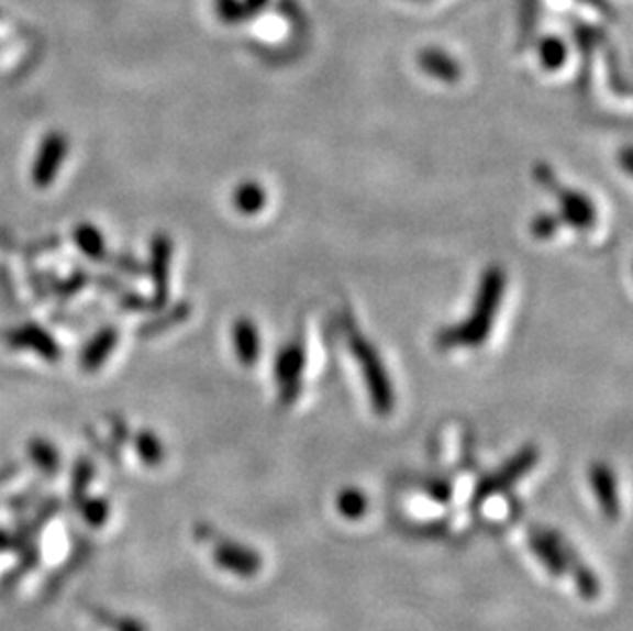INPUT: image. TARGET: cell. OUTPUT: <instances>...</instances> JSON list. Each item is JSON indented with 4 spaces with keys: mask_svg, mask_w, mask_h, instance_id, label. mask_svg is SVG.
I'll return each mask as SVG.
<instances>
[{
    "mask_svg": "<svg viewBox=\"0 0 633 631\" xmlns=\"http://www.w3.org/2000/svg\"><path fill=\"white\" fill-rule=\"evenodd\" d=\"M554 193L558 196L559 220L562 222L574 225L578 230H585V228L595 224L597 208L585 193L574 191V189H562V187H558Z\"/></svg>",
    "mask_w": 633,
    "mask_h": 631,
    "instance_id": "ba28073f",
    "label": "cell"
},
{
    "mask_svg": "<svg viewBox=\"0 0 633 631\" xmlns=\"http://www.w3.org/2000/svg\"><path fill=\"white\" fill-rule=\"evenodd\" d=\"M559 224H562L559 215H554V213H540V215H535V218L531 220L529 228H531V234H533L535 239L545 241V239H552V236L556 234Z\"/></svg>",
    "mask_w": 633,
    "mask_h": 631,
    "instance_id": "ffe728a7",
    "label": "cell"
},
{
    "mask_svg": "<svg viewBox=\"0 0 633 631\" xmlns=\"http://www.w3.org/2000/svg\"><path fill=\"white\" fill-rule=\"evenodd\" d=\"M118 345V332L115 329H103L89 345L82 351V367L87 372H97L106 365L107 359L113 355Z\"/></svg>",
    "mask_w": 633,
    "mask_h": 631,
    "instance_id": "4fadbf2b",
    "label": "cell"
},
{
    "mask_svg": "<svg viewBox=\"0 0 633 631\" xmlns=\"http://www.w3.org/2000/svg\"><path fill=\"white\" fill-rule=\"evenodd\" d=\"M68 137L62 132H49L46 137L42 140L35 160H33V170H31V179L35 182V187L40 189H47L60 173L62 165L68 156Z\"/></svg>",
    "mask_w": 633,
    "mask_h": 631,
    "instance_id": "277c9868",
    "label": "cell"
},
{
    "mask_svg": "<svg viewBox=\"0 0 633 631\" xmlns=\"http://www.w3.org/2000/svg\"><path fill=\"white\" fill-rule=\"evenodd\" d=\"M232 201H234V208L244 213V215H255V213L265 208L267 193H265V189L258 182L248 180V182H242V185L236 187Z\"/></svg>",
    "mask_w": 633,
    "mask_h": 631,
    "instance_id": "2e32d148",
    "label": "cell"
},
{
    "mask_svg": "<svg viewBox=\"0 0 633 631\" xmlns=\"http://www.w3.org/2000/svg\"><path fill=\"white\" fill-rule=\"evenodd\" d=\"M426 495L431 496L433 500H437L441 505L452 500V484L445 480H431L426 486Z\"/></svg>",
    "mask_w": 633,
    "mask_h": 631,
    "instance_id": "44dd1931",
    "label": "cell"
},
{
    "mask_svg": "<svg viewBox=\"0 0 633 631\" xmlns=\"http://www.w3.org/2000/svg\"><path fill=\"white\" fill-rule=\"evenodd\" d=\"M540 462V450L535 445H528L519 453H514L513 457L502 467H498L497 472H492L490 476H486L474 490V505H482L484 500H488L490 496L500 495L509 488H513L517 481L521 480L525 474H529L533 467L537 466Z\"/></svg>",
    "mask_w": 633,
    "mask_h": 631,
    "instance_id": "3957f363",
    "label": "cell"
},
{
    "mask_svg": "<svg viewBox=\"0 0 633 631\" xmlns=\"http://www.w3.org/2000/svg\"><path fill=\"white\" fill-rule=\"evenodd\" d=\"M303 369H306V346L300 339H296L284 346L275 367L284 405H293L298 400L302 391Z\"/></svg>",
    "mask_w": 633,
    "mask_h": 631,
    "instance_id": "5b68a950",
    "label": "cell"
},
{
    "mask_svg": "<svg viewBox=\"0 0 633 631\" xmlns=\"http://www.w3.org/2000/svg\"><path fill=\"white\" fill-rule=\"evenodd\" d=\"M540 58H542L545 70H558L568 58L566 44L558 37H547L540 45Z\"/></svg>",
    "mask_w": 633,
    "mask_h": 631,
    "instance_id": "ac0fdd59",
    "label": "cell"
},
{
    "mask_svg": "<svg viewBox=\"0 0 633 631\" xmlns=\"http://www.w3.org/2000/svg\"><path fill=\"white\" fill-rule=\"evenodd\" d=\"M11 343L19 346H30L33 351H37L40 355H44L47 359H56L58 357V346L54 343V339L47 332L37 329V326H25L21 331H15L11 334Z\"/></svg>",
    "mask_w": 633,
    "mask_h": 631,
    "instance_id": "9a60e30c",
    "label": "cell"
},
{
    "mask_svg": "<svg viewBox=\"0 0 633 631\" xmlns=\"http://www.w3.org/2000/svg\"><path fill=\"white\" fill-rule=\"evenodd\" d=\"M213 557H215L218 566L234 572L238 576H253V574H257L263 568L260 554L253 552L251 547L238 545L234 541H220L215 545Z\"/></svg>",
    "mask_w": 633,
    "mask_h": 631,
    "instance_id": "52a82bcc",
    "label": "cell"
},
{
    "mask_svg": "<svg viewBox=\"0 0 633 631\" xmlns=\"http://www.w3.org/2000/svg\"><path fill=\"white\" fill-rule=\"evenodd\" d=\"M336 507H338L341 514H345L347 519H359L367 511V498L362 490L347 488L336 498Z\"/></svg>",
    "mask_w": 633,
    "mask_h": 631,
    "instance_id": "d6986e66",
    "label": "cell"
},
{
    "mask_svg": "<svg viewBox=\"0 0 633 631\" xmlns=\"http://www.w3.org/2000/svg\"><path fill=\"white\" fill-rule=\"evenodd\" d=\"M78 248L91 258H101L106 255V236L101 234V230L92 224H78L73 234Z\"/></svg>",
    "mask_w": 633,
    "mask_h": 631,
    "instance_id": "e0dca14e",
    "label": "cell"
},
{
    "mask_svg": "<svg viewBox=\"0 0 633 631\" xmlns=\"http://www.w3.org/2000/svg\"><path fill=\"white\" fill-rule=\"evenodd\" d=\"M173 256V244L165 234H158L152 242V277L156 286V303L163 306L168 287V265Z\"/></svg>",
    "mask_w": 633,
    "mask_h": 631,
    "instance_id": "7c38bea8",
    "label": "cell"
},
{
    "mask_svg": "<svg viewBox=\"0 0 633 631\" xmlns=\"http://www.w3.org/2000/svg\"><path fill=\"white\" fill-rule=\"evenodd\" d=\"M232 345L242 365L253 367L260 357V334L251 318H238L232 326Z\"/></svg>",
    "mask_w": 633,
    "mask_h": 631,
    "instance_id": "30bf717a",
    "label": "cell"
},
{
    "mask_svg": "<svg viewBox=\"0 0 633 631\" xmlns=\"http://www.w3.org/2000/svg\"><path fill=\"white\" fill-rule=\"evenodd\" d=\"M419 66L422 73H426L443 82H457L462 78V66L449 54L437 47H426L419 54Z\"/></svg>",
    "mask_w": 633,
    "mask_h": 631,
    "instance_id": "8fae6325",
    "label": "cell"
},
{
    "mask_svg": "<svg viewBox=\"0 0 633 631\" xmlns=\"http://www.w3.org/2000/svg\"><path fill=\"white\" fill-rule=\"evenodd\" d=\"M547 533H549V538L554 541V545L558 547V554L559 557H562V562H564V568H566V572L573 574L574 583H576V588H578L580 597L587 599V601L597 599L599 593H601V585H599L595 572L590 571L587 564L580 560L578 552L570 545V541L564 540L556 531H547Z\"/></svg>",
    "mask_w": 633,
    "mask_h": 631,
    "instance_id": "8992f818",
    "label": "cell"
},
{
    "mask_svg": "<svg viewBox=\"0 0 633 631\" xmlns=\"http://www.w3.org/2000/svg\"><path fill=\"white\" fill-rule=\"evenodd\" d=\"M528 543L529 550H531L535 556L540 557V562H542L547 571L556 574V576L566 574L564 562H562V557H559L558 554V547L554 545V541H552L547 531L531 529V531H529Z\"/></svg>",
    "mask_w": 633,
    "mask_h": 631,
    "instance_id": "5bb4252c",
    "label": "cell"
},
{
    "mask_svg": "<svg viewBox=\"0 0 633 631\" xmlns=\"http://www.w3.org/2000/svg\"><path fill=\"white\" fill-rule=\"evenodd\" d=\"M590 484H592L597 502L604 517L611 521L619 519L621 502H619L618 481H615L613 469L607 464H595L590 467Z\"/></svg>",
    "mask_w": 633,
    "mask_h": 631,
    "instance_id": "9c48e42d",
    "label": "cell"
},
{
    "mask_svg": "<svg viewBox=\"0 0 633 631\" xmlns=\"http://www.w3.org/2000/svg\"><path fill=\"white\" fill-rule=\"evenodd\" d=\"M504 287H507L504 270L497 265L484 270L471 316H468L464 322L438 332V348H453V346H471L474 348V346L482 345L492 331L498 306L504 296Z\"/></svg>",
    "mask_w": 633,
    "mask_h": 631,
    "instance_id": "6da1fadb",
    "label": "cell"
},
{
    "mask_svg": "<svg viewBox=\"0 0 633 631\" xmlns=\"http://www.w3.org/2000/svg\"><path fill=\"white\" fill-rule=\"evenodd\" d=\"M347 341L351 353L362 365L363 379H365V386L369 391L371 405L376 408L377 414L388 417L396 405V396H393L392 381H390V376L381 363L376 346L365 339V334L359 331V326L355 322L347 324Z\"/></svg>",
    "mask_w": 633,
    "mask_h": 631,
    "instance_id": "7a4b0ae2",
    "label": "cell"
}]
</instances>
